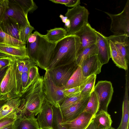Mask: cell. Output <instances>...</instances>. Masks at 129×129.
<instances>
[{
	"instance_id": "obj_20",
	"label": "cell",
	"mask_w": 129,
	"mask_h": 129,
	"mask_svg": "<svg viewBox=\"0 0 129 129\" xmlns=\"http://www.w3.org/2000/svg\"><path fill=\"white\" fill-rule=\"evenodd\" d=\"M0 27L3 31L19 40L20 25L13 18L6 15L5 18L0 24Z\"/></svg>"
},
{
	"instance_id": "obj_34",
	"label": "cell",
	"mask_w": 129,
	"mask_h": 129,
	"mask_svg": "<svg viewBox=\"0 0 129 129\" xmlns=\"http://www.w3.org/2000/svg\"><path fill=\"white\" fill-rule=\"evenodd\" d=\"M23 9L26 15L28 12L33 13L37 9V6L32 0H16Z\"/></svg>"
},
{
	"instance_id": "obj_30",
	"label": "cell",
	"mask_w": 129,
	"mask_h": 129,
	"mask_svg": "<svg viewBox=\"0 0 129 129\" xmlns=\"http://www.w3.org/2000/svg\"><path fill=\"white\" fill-rule=\"evenodd\" d=\"M0 43L15 47H19L26 45L3 31L0 27Z\"/></svg>"
},
{
	"instance_id": "obj_6",
	"label": "cell",
	"mask_w": 129,
	"mask_h": 129,
	"mask_svg": "<svg viewBox=\"0 0 129 129\" xmlns=\"http://www.w3.org/2000/svg\"><path fill=\"white\" fill-rule=\"evenodd\" d=\"M43 80L46 99L52 105L60 108L61 104L66 98L63 92L64 87L57 86L47 70H46Z\"/></svg>"
},
{
	"instance_id": "obj_28",
	"label": "cell",
	"mask_w": 129,
	"mask_h": 129,
	"mask_svg": "<svg viewBox=\"0 0 129 129\" xmlns=\"http://www.w3.org/2000/svg\"><path fill=\"white\" fill-rule=\"evenodd\" d=\"M97 54V47L95 44L85 48L78 54L77 55L75 61L78 66H80L83 60Z\"/></svg>"
},
{
	"instance_id": "obj_42",
	"label": "cell",
	"mask_w": 129,
	"mask_h": 129,
	"mask_svg": "<svg viewBox=\"0 0 129 129\" xmlns=\"http://www.w3.org/2000/svg\"><path fill=\"white\" fill-rule=\"evenodd\" d=\"M85 129H101L95 125L92 120L91 121Z\"/></svg>"
},
{
	"instance_id": "obj_32",
	"label": "cell",
	"mask_w": 129,
	"mask_h": 129,
	"mask_svg": "<svg viewBox=\"0 0 129 129\" xmlns=\"http://www.w3.org/2000/svg\"><path fill=\"white\" fill-rule=\"evenodd\" d=\"M34 29V28L30 24L24 27L20 26L19 33V41L26 45L29 37Z\"/></svg>"
},
{
	"instance_id": "obj_13",
	"label": "cell",
	"mask_w": 129,
	"mask_h": 129,
	"mask_svg": "<svg viewBox=\"0 0 129 129\" xmlns=\"http://www.w3.org/2000/svg\"><path fill=\"white\" fill-rule=\"evenodd\" d=\"M37 121L40 128L52 127L53 116V106L46 97L40 111L38 114Z\"/></svg>"
},
{
	"instance_id": "obj_37",
	"label": "cell",
	"mask_w": 129,
	"mask_h": 129,
	"mask_svg": "<svg viewBox=\"0 0 129 129\" xmlns=\"http://www.w3.org/2000/svg\"><path fill=\"white\" fill-rule=\"evenodd\" d=\"M66 98L74 96L80 92L79 86L68 89H65L63 91Z\"/></svg>"
},
{
	"instance_id": "obj_3",
	"label": "cell",
	"mask_w": 129,
	"mask_h": 129,
	"mask_svg": "<svg viewBox=\"0 0 129 129\" xmlns=\"http://www.w3.org/2000/svg\"><path fill=\"white\" fill-rule=\"evenodd\" d=\"M36 41L32 43L27 42L26 51L29 58L41 68L46 70L51 59L56 43L49 41L37 31Z\"/></svg>"
},
{
	"instance_id": "obj_43",
	"label": "cell",
	"mask_w": 129,
	"mask_h": 129,
	"mask_svg": "<svg viewBox=\"0 0 129 129\" xmlns=\"http://www.w3.org/2000/svg\"><path fill=\"white\" fill-rule=\"evenodd\" d=\"M9 0H0V7H2L8 6Z\"/></svg>"
},
{
	"instance_id": "obj_10",
	"label": "cell",
	"mask_w": 129,
	"mask_h": 129,
	"mask_svg": "<svg viewBox=\"0 0 129 129\" xmlns=\"http://www.w3.org/2000/svg\"><path fill=\"white\" fill-rule=\"evenodd\" d=\"M96 30L91 26L88 23L85 24L74 35L79 38L81 42V45L77 55L85 48L96 44Z\"/></svg>"
},
{
	"instance_id": "obj_48",
	"label": "cell",
	"mask_w": 129,
	"mask_h": 129,
	"mask_svg": "<svg viewBox=\"0 0 129 129\" xmlns=\"http://www.w3.org/2000/svg\"><path fill=\"white\" fill-rule=\"evenodd\" d=\"M41 129H54L52 127L41 128Z\"/></svg>"
},
{
	"instance_id": "obj_1",
	"label": "cell",
	"mask_w": 129,
	"mask_h": 129,
	"mask_svg": "<svg viewBox=\"0 0 129 129\" xmlns=\"http://www.w3.org/2000/svg\"><path fill=\"white\" fill-rule=\"evenodd\" d=\"M46 97L43 76L40 75L22 94L18 114L36 116L40 111Z\"/></svg>"
},
{
	"instance_id": "obj_49",
	"label": "cell",
	"mask_w": 129,
	"mask_h": 129,
	"mask_svg": "<svg viewBox=\"0 0 129 129\" xmlns=\"http://www.w3.org/2000/svg\"><path fill=\"white\" fill-rule=\"evenodd\" d=\"M108 129H115L113 127H110V128H109Z\"/></svg>"
},
{
	"instance_id": "obj_33",
	"label": "cell",
	"mask_w": 129,
	"mask_h": 129,
	"mask_svg": "<svg viewBox=\"0 0 129 129\" xmlns=\"http://www.w3.org/2000/svg\"><path fill=\"white\" fill-rule=\"evenodd\" d=\"M53 110L52 127L54 129H66L60 124L62 122V116L60 108L53 106Z\"/></svg>"
},
{
	"instance_id": "obj_29",
	"label": "cell",
	"mask_w": 129,
	"mask_h": 129,
	"mask_svg": "<svg viewBox=\"0 0 129 129\" xmlns=\"http://www.w3.org/2000/svg\"><path fill=\"white\" fill-rule=\"evenodd\" d=\"M98 100L95 92L93 91L91 94L87 105L83 112L90 113L93 117L98 113L99 109Z\"/></svg>"
},
{
	"instance_id": "obj_27",
	"label": "cell",
	"mask_w": 129,
	"mask_h": 129,
	"mask_svg": "<svg viewBox=\"0 0 129 129\" xmlns=\"http://www.w3.org/2000/svg\"><path fill=\"white\" fill-rule=\"evenodd\" d=\"M96 75H92L88 77L85 81L79 86L81 94L86 97L93 91Z\"/></svg>"
},
{
	"instance_id": "obj_36",
	"label": "cell",
	"mask_w": 129,
	"mask_h": 129,
	"mask_svg": "<svg viewBox=\"0 0 129 129\" xmlns=\"http://www.w3.org/2000/svg\"><path fill=\"white\" fill-rule=\"evenodd\" d=\"M52 2L64 5L66 6L74 7L80 5V0H49Z\"/></svg>"
},
{
	"instance_id": "obj_31",
	"label": "cell",
	"mask_w": 129,
	"mask_h": 129,
	"mask_svg": "<svg viewBox=\"0 0 129 129\" xmlns=\"http://www.w3.org/2000/svg\"><path fill=\"white\" fill-rule=\"evenodd\" d=\"M85 97H86L82 96L80 92L74 96L66 98L62 102L60 106V109L61 112L67 109Z\"/></svg>"
},
{
	"instance_id": "obj_18",
	"label": "cell",
	"mask_w": 129,
	"mask_h": 129,
	"mask_svg": "<svg viewBox=\"0 0 129 129\" xmlns=\"http://www.w3.org/2000/svg\"><path fill=\"white\" fill-rule=\"evenodd\" d=\"M0 52L17 60L29 58L27 53L26 45L15 47L0 43Z\"/></svg>"
},
{
	"instance_id": "obj_24",
	"label": "cell",
	"mask_w": 129,
	"mask_h": 129,
	"mask_svg": "<svg viewBox=\"0 0 129 129\" xmlns=\"http://www.w3.org/2000/svg\"><path fill=\"white\" fill-rule=\"evenodd\" d=\"M109 41L111 58L117 66L127 70L128 69V64L125 58L113 43Z\"/></svg>"
},
{
	"instance_id": "obj_5",
	"label": "cell",
	"mask_w": 129,
	"mask_h": 129,
	"mask_svg": "<svg viewBox=\"0 0 129 129\" xmlns=\"http://www.w3.org/2000/svg\"><path fill=\"white\" fill-rule=\"evenodd\" d=\"M89 12L84 7L79 5L68 9L65 14L70 22L69 27L66 29L67 35H74L85 24L88 23Z\"/></svg>"
},
{
	"instance_id": "obj_14",
	"label": "cell",
	"mask_w": 129,
	"mask_h": 129,
	"mask_svg": "<svg viewBox=\"0 0 129 129\" xmlns=\"http://www.w3.org/2000/svg\"><path fill=\"white\" fill-rule=\"evenodd\" d=\"M90 95L83 99L68 109L61 112V122L72 120L83 112L87 105Z\"/></svg>"
},
{
	"instance_id": "obj_45",
	"label": "cell",
	"mask_w": 129,
	"mask_h": 129,
	"mask_svg": "<svg viewBox=\"0 0 129 129\" xmlns=\"http://www.w3.org/2000/svg\"><path fill=\"white\" fill-rule=\"evenodd\" d=\"M59 17L63 22L65 23L67 22L68 19L66 16H64L62 15H60L59 16Z\"/></svg>"
},
{
	"instance_id": "obj_2",
	"label": "cell",
	"mask_w": 129,
	"mask_h": 129,
	"mask_svg": "<svg viewBox=\"0 0 129 129\" xmlns=\"http://www.w3.org/2000/svg\"><path fill=\"white\" fill-rule=\"evenodd\" d=\"M80 45L79 38L75 35L67 36L57 42L47 70H50L75 61Z\"/></svg>"
},
{
	"instance_id": "obj_15",
	"label": "cell",
	"mask_w": 129,
	"mask_h": 129,
	"mask_svg": "<svg viewBox=\"0 0 129 129\" xmlns=\"http://www.w3.org/2000/svg\"><path fill=\"white\" fill-rule=\"evenodd\" d=\"M102 65L99 61L97 55L87 58L82 62L80 66L84 76L87 77L92 75H96L101 72Z\"/></svg>"
},
{
	"instance_id": "obj_9",
	"label": "cell",
	"mask_w": 129,
	"mask_h": 129,
	"mask_svg": "<svg viewBox=\"0 0 129 129\" xmlns=\"http://www.w3.org/2000/svg\"><path fill=\"white\" fill-rule=\"evenodd\" d=\"M78 67L75 61L71 63L57 67L48 71L57 86L64 87Z\"/></svg>"
},
{
	"instance_id": "obj_39",
	"label": "cell",
	"mask_w": 129,
	"mask_h": 129,
	"mask_svg": "<svg viewBox=\"0 0 129 129\" xmlns=\"http://www.w3.org/2000/svg\"><path fill=\"white\" fill-rule=\"evenodd\" d=\"M8 7V6L0 7V24L6 17V13Z\"/></svg>"
},
{
	"instance_id": "obj_40",
	"label": "cell",
	"mask_w": 129,
	"mask_h": 129,
	"mask_svg": "<svg viewBox=\"0 0 129 129\" xmlns=\"http://www.w3.org/2000/svg\"><path fill=\"white\" fill-rule=\"evenodd\" d=\"M9 66L0 69V86Z\"/></svg>"
},
{
	"instance_id": "obj_41",
	"label": "cell",
	"mask_w": 129,
	"mask_h": 129,
	"mask_svg": "<svg viewBox=\"0 0 129 129\" xmlns=\"http://www.w3.org/2000/svg\"><path fill=\"white\" fill-rule=\"evenodd\" d=\"M37 36V35L34 33L33 34H32L29 37L27 42L29 43L35 42L36 40Z\"/></svg>"
},
{
	"instance_id": "obj_47",
	"label": "cell",
	"mask_w": 129,
	"mask_h": 129,
	"mask_svg": "<svg viewBox=\"0 0 129 129\" xmlns=\"http://www.w3.org/2000/svg\"><path fill=\"white\" fill-rule=\"evenodd\" d=\"M7 57H11L9 56L4 53L0 52V58Z\"/></svg>"
},
{
	"instance_id": "obj_50",
	"label": "cell",
	"mask_w": 129,
	"mask_h": 129,
	"mask_svg": "<svg viewBox=\"0 0 129 129\" xmlns=\"http://www.w3.org/2000/svg\"><path fill=\"white\" fill-rule=\"evenodd\" d=\"M1 100V97H0V100Z\"/></svg>"
},
{
	"instance_id": "obj_46",
	"label": "cell",
	"mask_w": 129,
	"mask_h": 129,
	"mask_svg": "<svg viewBox=\"0 0 129 129\" xmlns=\"http://www.w3.org/2000/svg\"><path fill=\"white\" fill-rule=\"evenodd\" d=\"M7 101L4 100H0V110Z\"/></svg>"
},
{
	"instance_id": "obj_25",
	"label": "cell",
	"mask_w": 129,
	"mask_h": 129,
	"mask_svg": "<svg viewBox=\"0 0 129 129\" xmlns=\"http://www.w3.org/2000/svg\"><path fill=\"white\" fill-rule=\"evenodd\" d=\"M87 77L84 76L81 67L78 66L65 85V89L80 86L85 81Z\"/></svg>"
},
{
	"instance_id": "obj_8",
	"label": "cell",
	"mask_w": 129,
	"mask_h": 129,
	"mask_svg": "<svg viewBox=\"0 0 129 129\" xmlns=\"http://www.w3.org/2000/svg\"><path fill=\"white\" fill-rule=\"evenodd\" d=\"M93 91L95 93L99 101L98 112L101 110L107 112L108 106L111 101L113 92L111 83L107 81H99L94 86Z\"/></svg>"
},
{
	"instance_id": "obj_23",
	"label": "cell",
	"mask_w": 129,
	"mask_h": 129,
	"mask_svg": "<svg viewBox=\"0 0 129 129\" xmlns=\"http://www.w3.org/2000/svg\"><path fill=\"white\" fill-rule=\"evenodd\" d=\"M92 120L95 125L101 129H108L111 127L112 120L110 115L107 111H99Z\"/></svg>"
},
{
	"instance_id": "obj_22",
	"label": "cell",
	"mask_w": 129,
	"mask_h": 129,
	"mask_svg": "<svg viewBox=\"0 0 129 129\" xmlns=\"http://www.w3.org/2000/svg\"><path fill=\"white\" fill-rule=\"evenodd\" d=\"M22 101L21 97L8 100L0 110V119L7 115L18 113Z\"/></svg>"
},
{
	"instance_id": "obj_12",
	"label": "cell",
	"mask_w": 129,
	"mask_h": 129,
	"mask_svg": "<svg viewBox=\"0 0 129 129\" xmlns=\"http://www.w3.org/2000/svg\"><path fill=\"white\" fill-rule=\"evenodd\" d=\"M96 43L98 50L97 56L102 64L107 63L111 58L109 41L107 37L96 30Z\"/></svg>"
},
{
	"instance_id": "obj_19",
	"label": "cell",
	"mask_w": 129,
	"mask_h": 129,
	"mask_svg": "<svg viewBox=\"0 0 129 129\" xmlns=\"http://www.w3.org/2000/svg\"><path fill=\"white\" fill-rule=\"evenodd\" d=\"M125 58L128 64L129 60L128 38L125 35H112L107 37Z\"/></svg>"
},
{
	"instance_id": "obj_26",
	"label": "cell",
	"mask_w": 129,
	"mask_h": 129,
	"mask_svg": "<svg viewBox=\"0 0 129 129\" xmlns=\"http://www.w3.org/2000/svg\"><path fill=\"white\" fill-rule=\"evenodd\" d=\"M47 33L44 35L49 42L56 43L65 38L67 35V31L64 28H55L47 30Z\"/></svg>"
},
{
	"instance_id": "obj_44",
	"label": "cell",
	"mask_w": 129,
	"mask_h": 129,
	"mask_svg": "<svg viewBox=\"0 0 129 129\" xmlns=\"http://www.w3.org/2000/svg\"><path fill=\"white\" fill-rule=\"evenodd\" d=\"M0 129H14L13 123L0 128Z\"/></svg>"
},
{
	"instance_id": "obj_17",
	"label": "cell",
	"mask_w": 129,
	"mask_h": 129,
	"mask_svg": "<svg viewBox=\"0 0 129 129\" xmlns=\"http://www.w3.org/2000/svg\"><path fill=\"white\" fill-rule=\"evenodd\" d=\"M34 114L26 116L17 115L13 122L14 129H41Z\"/></svg>"
},
{
	"instance_id": "obj_35",
	"label": "cell",
	"mask_w": 129,
	"mask_h": 129,
	"mask_svg": "<svg viewBox=\"0 0 129 129\" xmlns=\"http://www.w3.org/2000/svg\"><path fill=\"white\" fill-rule=\"evenodd\" d=\"M17 116V114H13L0 119V128L14 122Z\"/></svg>"
},
{
	"instance_id": "obj_11",
	"label": "cell",
	"mask_w": 129,
	"mask_h": 129,
	"mask_svg": "<svg viewBox=\"0 0 129 129\" xmlns=\"http://www.w3.org/2000/svg\"><path fill=\"white\" fill-rule=\"evenodd\" d=\"M6 15L15 20L20 26L24 27L30 24L28 19L27 15L16 0H9Z\"/></svg>"
},
{
	"instance_id": "obj_21",
	"label": "cell",
	"mask_w": 129,
	"mask_h": 129,
	"mask_svg": "<svg viewBox=\"0 0 129 129\" xmlns=\"http://www.w3.org/2000/svg\"><path fill=\"white\" fill-rule=\"evenodd\" d=\"M125 92L122 104V115L119 125L117 129H129V81L125 80Z\"/></svg>"
},
{
	"instance_id": "obj_7",
	"label": "cell",
	"mask_w": 129,
	"mask_h": 129,
	"mask_svg": "<svg viewBox=\"0 0 129 129\" xmlns=\"http://www.w3.org/2000/svg\"><path fill=\"white\" fill-rule=\"evenodd\" d=\"M105 13L111 20L110 30L114 35H125L129 37V0L122 11L117 14Z\"/></svg>"
},
{
	"instance_id": "obj_16",
	"label": "cell",
	"mask_w": 129,
	"mask_h": 129,
	"mask_svg": "<svg viewBox=\"0 0 129 129\" xmlns=\"http://www.w3.org/2000/svg\"><path fill=\"white\" fill-rule=\"evenodd\" d=\"M93 117L91 114L83 112L74 119L60 124L66 129H85Z\"/></svg>"
},
{
	"instance_id": "obj_38",
	"label": "cell",
	"mask_w": 129,
	"mask_h": 129,
	"mask_svg": "<svg viewBox=\"0 0 129 129\" xmlns=\"http://www.w3.org/2000/svg\"><path fill=\"white\" fill-rule=\"evenodd\" d=\"M12 59L9 57L0 58V69L9 66Z\"/></svg>"
},
{
	"instance_id": "obj_4",
	"label": "cell",
	"mask_w": 129,
	"mask_h": 129,
	"mask_svg": "<svg viewBox=\"0 0 129 129\" xmlns=\"http://www.w3.org/2000/svg\"><path fill=\"white\" fill-rule=\"evenodd\" d=\"M17 60L12 58L10 64L0 86L1 100H8L21 97L17 86L16 76Z\"/></svg>"
}]
</instances>
